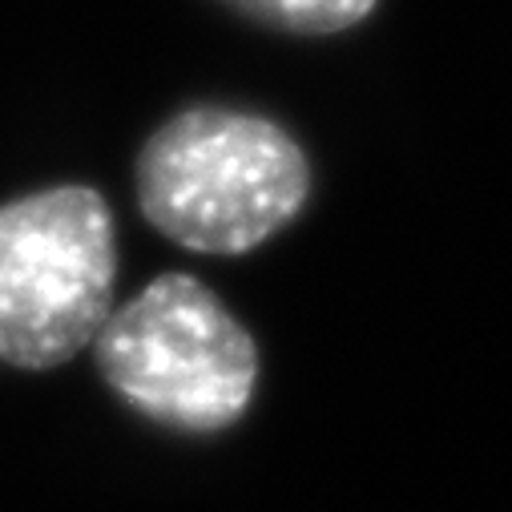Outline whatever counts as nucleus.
<instances>
[{
  "label": "nucleus",
  "instance_id": "nucleus-1",
  "mask_svg": "<svg viewBox=\"0 0 512 512\" xmlns=\"http://www.w3.org/2000/svg\"><path fill=\"white\" fill-rule=\"evenodd\" d=\"M146 222L194 254H250L287 230L315 190V170L283 121L238 105L170 113L134 158Z\"/></svg>",
  "mask_w": 512,
  "mask_h": 512
},
{
  "label": "nucleus",
  "instance_id": "nucleus-2",
  "mask_svg": "<svg viewBox=\"0 0 512 512\" xmlns=\"http://www.w3.org/2000/svg\"><path fill=\"white\" fill-rule=\"evenodd\" d=\"M93 355L125 404L186 436L234 428L259 388V343L194 275H158L105 319Z\"/></svg>",
  "mask_w": 512,
  "mask_h": 512
},
{
  "label": "nucleus",
  "instance_id": "nucleus-3",
  "mask_svg": "<svg viewBox=\"0 0 512 512\" xmlns=\"http://www.w3.org/2000/svg\"><path fill=\"white\" fill-rule=\"evenodd\" d=\"M117 230L93 186H49L0 206V359L49 371L113 315Z\"/></svg>",
  "mask_w": 512,
  "mask_h": 512
},
{
  "label": "nucleus",
  "instance_id": "nucleus-4",
  "mask_svg": "<svg viewBox=\"0 0 512 512\" xmlns=\"http://www.w3.org/2000/svg\"><path fill=\"white\" fill-rule=\"evenodd\" d=\"M234 17L283 37H339L359 29L379 0H214Z\"/></svg>",
  "mask_w": 512,
  "mask_h": 512
}]
</instances>
